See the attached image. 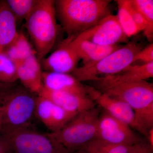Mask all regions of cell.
Instances as JSON below:
<instances>
[{
    "label": "cell",
    "mask_w": 153,
    "mask_h": 153,
    "mask_svg": "<svg viewBox=\"0 0 153 153\" xmlns=\"http://www.w3.org/2000/svg\"><path fill=\"white\" fill-rule=\"evenodd\" d=\"M103 111L100 116L96 139L114 144L130 146L144 140L127 124Z\"/></svg>",
    "instance_id": "cell-8"
},
{
    "label": "cell",
    "mask_w": 153,
    "mask_h": 153,
    "mask_svg": "<svg viewBox=\"0 0 153 153\" xmlns=\"http://www.w3.org/2000/svg\"><path fill=\"white\" fill-rule=\"evenodd\" d=\"M76 115L63 109L49 99L37 95L35 116L50 130V132L60 130Z\"/></svg>",
    "instance_id": "cell-9"
},
{
    "label": "cell",
    "mask_w": 153,
    "mask_h": 153,
    "mask_svg": "<svg viewBox=\"0 0 153 153\" xmlns=\"http://www.w3.org/2000/svg\"><path fill=\"white\" fill-rule=\"evenodd\" d=\"M146 138L147 139V142L150 146L153 149V128L151 129L148 132Z\"/></svg>",
    "instance_id": "cell-29"
},
{
    "label": "cell",
    "mask_w": 153,
    "mask_h": 153,
    "mask_svg": "<svg viewBox=\"0 0 153 153\" xmlns=\"http://www.w3.org/2000/svg\"><path fill=\"white\" fill-rule=\"evenodd\" d=\"M126 153H153V149L145 140L141 142L131 146Z\"/></svg>",
    "instance_id": "cell-27"
},
{
    "label": "cell",
    "mask_w": 153,
    "mask_h": 153,
    "mask_svg": "<svg viewBox=\"0 0 153 153\" xmlns=\"http://www.w3.org/2000/svg\"><path fill=\"white\" fill-rule=\"evenodd\" d=\"M153 77V62L130 65L119 73L98 77L94 80L96 89L103 91L120 84L146 80Z\"/></svg>",
    "instance_id": "cell-10"
},
{
    "label": "cell",
    "mask_w": 153,
    "mask_h": 153,
    "mask_svg": "<svg viewBox=\"0 0 153 153\" xmlns=\"http://www.w3.org/2000/svg\"><path fill=\"white\" fill-rule=\"evenodd\" d=\"M101 92L125 102L134 113L153 104V85L147 80L115 85Z\"/></svg>",
    "instance_id": "cell-7"
},
{
    "label": "cell",
    "mask_w": 153,
    "mask_h": 153,
    "mask_svg": "<svg viewBox=\"0 0 153 153\" xmlns=\"http://www.w3.org/2000/svg\"><path fill=\"white\" fill-rule=\"evenodd\" d=\"M128 39L121 27L117 16L110 14L94 27L88 40L99 45L112 46L127 42Z\"/></svg>",
    "instance_id": "cell-14"
},
{
    "label": "cell",
    "mask_w": 153,
    "mask_h": 153,
    "mask_svg": "<svg viewBox=\"0 0 153 153\" xmlns=\"http://www.w3.org/2000/svg\"><path fill=\"white\" fill-rule=\"evenodd\" d=\"M0 153H11L8 145L0 136Z\"/></svg>",
    "instance_id": "cell-28"
},
{
    "label": "cell",
    "mask_w": 153,
    "mask_h": 153,
    "mask_svg": "<svg viewBox=\"0 0 153 153\" xmlns=\"http://www.w3.org/2000/svg\"><path fill=\"white\" fill-rule=\"evenodd\" d=\"M72 153H88L86 151H85V150L83 149H79V150L75 151V152H73Z\"/></svg>",
    "instance_id": "cell-30"
},
{
    "label": "cell",
    "mask_w": 153,
    "mask_h": 153,
    "mask_svg": "<svg viewBox=\"0 0 153 153\" xmlns=\"http://www.w3.org/2000/svg\"><path fill=\"white\" fill-rule=\"evenodd\" d=\"M4 52L18 64L29 57L36 55L34 47L22 32L19 33L15 41Z\"/></svg>",
    "instance_id": "cell-19"
},
{
    "label": "cell",
    "mask_w": 153,
    "mask_h": 153,
    "mask_svg": "<svg viewBox=\"0 0 153 153\" xmlns=\"http://www.w3.org/2000/svg\"><path fill=\"white\" fill-rule=\"evenodd\" d=\"M142 49L138 43H128L97 62L76 67L71 75L81 82L117 74L134 63L135 57Z\"/></svg>",
    "instance_id": "cell-6"
},
{
    "label": "cell",
    "mask_w": 153,
    "mask_h": 153,
    "mask_svg": "<svg viewBox=\"0 0 153 153\" xmlns=\"http://www.w3.org/2000/svg\"><path fill=\"white\" fill-rule=\"evenodd\" d=\"M92 29L83 32L75 37H70V42L76 50L83 65L97 62L120 48V45L105 46L99 45L90 41Z\"/></svg>",
    "instance_id": "cell-12"
},
{
    "label": "cell",
    "mask_w": 153,
    "mask_h": 153,
    "mask_svg": "<svg viewBox=\"0 0 153 153\" xmlns=\"http://www.w3.org/2000/svg\"><path fill=\"white\" fill-rule=\"evenodd\" d=\"M16 22L6 1H0V52H4L17 38Z\"/></svg>",
    "instance_id": "cell-18"
},
{
    "label": "cell",
    "mask_w": 153,
    "mask_h": 153,
    "mask_svg": "<svg viewBox=\"0 0 153 153\" xmlns=\"http://www.w3.org/2000/svg\"><path fill=\"white\" fill-rule=\"evenodd\" d=\"M86 87L88 95L96 104L111 115L136 129L134 112L128 104L94 88L88 86Z\"/></svg>",
    "instance_id": "cell-11"
},
{
    "label": "cell",
    "mask_w": 153,
    "mask_h": 153,
    "mask_svg": "<svg viewBox=\"0 0 153 153\" xmlns=\"http://www.w3.org/2000/svg\"><path fill=\"white\" fill-rule=\"evenodd\" d=\"M123 2L140 32H144L147 27V24L144 18L134 6L132 0H123Z\"/></svg>",
    "instance_id": "cell-25"
},
{
    "label": "cell",
    "mask_w": 153,
    "mask_h": 153,
    "mask_svg": "<svg viewBox=\"0 0 153 153\" xmlns=\"http://www.w3.org/2000/svg\"><path fill=\"white\" fill-rule=\"evenodd\" d=\"M38 0H8L6 2L16 19H26L38 3Z\"/></svg>",
    "instance_id": "cell-24"
},
{
    "label": "cell",
    "mask_w": 153,
    "mask_h": 153,
    "mask_svg": "<svg viewBox=\"0 0 153 153\" xmlns=\"http://www.w3.org/2000/svg\"><path fill=\"white\" fill-rule=\"evenodd\" d=\"M116 1L118 6L117 16L124 33L128 38L137 35L140 31L124 4L123 0H117Z\"/></svg>",
    "instance_id": "cell-21"
},
{
    "label": "cell",
    "mask_w": 153,
    "mask_h": 153,
    "mask_svg": "<svg viewBox=\"0 0 153 153\" xmlns=\"http://www.w3.org/2000/svg\"><path fill=\"white\" fill-rule=\"evenodd\" d=\"M79 60L69 38L62 46L42 60L41 66L44 71L69 74L77 67Z\"/></svg>",
    "instance_id": "cell-13"
},
{
    "label": "cell",
    "mask_w": 153,
    "mask_h": 153,
    "mask_svg": "<svg viewBox=\"0 0 153 153\" xmlns=\"http://www.w3.org/2000/svg\"><path fill=\"white\" fill-rule=\"evenodd\" d=\"M109 0L55 1L57 17L69 37H75L97 26L110 14Z\"/></svg>",
    "instance_id": "cell-1"
},
{
    "label": "cell",
    "mask_w": 153,
    "mask_h": 153,
    "mask_svg": "<svg viewBox=\"0 0 153 153\" xmlns=\"http://www.w3.org/2000/svg\"><path fill=\"white\" fill-rule=\"evenodd\" d=\"M55 3L53 0H38L25 19L26 29L40 61L52 50L58 36Z\"/></svg>",
    "instance_id": "cell-2"
},
{
    "label": "cell",
    "mask_w": 153,
    "mask_h": 153,
    "mask_svg": "<svg viewBox=\"0 0 153 153\" xmlns=\"http://www.w3.org/2000/svg\"><path fill=\"white\" fill-rule=\"evenodd\" d=\"M131 146L114 144L96 139L82 149L88 153H126Z\"/></svg>",
    "instance_id": "cell-22"
},
{
    "label": "cell",
    "mask_w": 153,
    "mask_h": 153,
    "mask_svg": "<svg viewBox=\"0 0 153 153\" xmlns=\"http://www.w3.org/2000/svg\"><path fill=\"white\" fill-rule=\"evenodd\" d=\"M133 4L143 16L147 24L144 35L150 42L153 38V1L132 0Z\"/></svg>",
    "instance_id": "cell-23"
},
{
    "label": "cell",
    "mask_w": 153,
    "mask_h": 153,
    "mask_svg": "<svg viewBox=\"0 0 153 153\" xmlns=\"http://www.w3.org/2000/svg\"><path fill=\"white\" fill-rule=\"evenodd\" d=\"M100 115L99 108L95 107L79 113L60 130L47 134L73 152L96 139Z\"/></svg>",
    "instance_id": "cell-4"
},
{
    "label": "cell",
    "mask_w": 153,
    "mask_h": 153,
    "mask_svg": "<svg viewBox=\"0 0 153 153\" xmlns=\"http://www.w3.org/2000/svg\"><path fill=\"white\" fill-rule=\"evenodd\" d=\"M140 61L143 64H147L153 62V44L151 43L140 51L134 59V62Z\"/></svg>",
    "instance_id": "cell-26"
},
{
    "label": "cell",
    "mask_w": 153,
    "mask_h": 153,
    "mask_svg": "<svg viewBox=\"0 0 153 153\" xmlns=\"http://www.w3.org/2000/svg\"><path fill=\"white\" fill-rule=\"evenodd\" d=\"M38 95L49 99L65 110L76 114L95 107L96 103L88 95L52 91L43 87Z\"/></svg>",
    "instance_id": "cell-15"
},
{
    "label": "cell",
    "mask_w": 153,
    "mask_h": 153,
    "mask_svg": "<svg viewBox=\"0 0 153 153\" xmlns=\"http://www.w3.org/2000/svg\"><path fill=\"white\" fill-rule=\"evenodd\" d=\"M0 136L11 153H72L47 134L40 133L30 126L1 127Z\"/></svg>",
    "instance_id": "cell-5"
},
{
    "label": "cell",
    "mask_w": 153,
    "mask_h": 153,
    "mask_svg": "<svg viewBox=\"0 0 153 153\" xmlns=\"http://www.w3.org/2000/svg\"><path fill=\"white\" fill-rule=\"evenodd\" d=\"M18 64L4 52H0V84H10L18 80Z\"/></svg>",
    "instance_id": "cell-20"
},
{
    "label": "cell",
    "mask_w": 153,
    "mask_h": 153,
    "mask_svg": "<svg viewBox=\"0 0 153 153\" xmlns=\"http://www.w3.org/2000/svg\"><path fill=\"white\" fill-rule=\"evenodd\" d=\"M42 79L43 87L47 90L88 95L86 86L71 74L43 71Z\"/></svg>",
    "instance_id": "cell-17"
},
{
    "label": "cell",
    "mask_w": 153,
    "mask_h": 153,
    "mask_svg": "<svg viewBox=\"0 0 153 153\" xmlns=\"http://www.w3.org/2000/svg\"><path fill=\"white\" fill-rule=\"evenodd\" d=\"M36 97L22 85L1 91V127L30 126L35 116Z\"/></svg>",
    "instance_id": "cell-3"
},
{
    "label": "cell",
    "mask_w": 153,
    "mask_h": 153,
    "mask_svg": "<svg viewBox=\"0 0 153 153\" xmlns=\"http://www.w3.org/2000/svg\"><path fill=\"white\" fill-rule=\"evenodd\" d=\"M0 128H1V125H0Z\"/></svg>",
    "instance_id": "cell-31"
},
{
    "label": "cell",
    "mask_w": 153,
    "mask_h": 153,
    "mask_svg": "<svg viewBox=\"0 0 153 153\" xmlns=\"http://www.w3.org/2000/svg\"><path fill=\"white\" fill-rule=\"evenodd\" d=\"M42 68L36 55L31 56L18 64V80L22 86L36 95H38L43 88Z\"/></svg>",
    "instance_id": "cell-16"
}]
</instances>
